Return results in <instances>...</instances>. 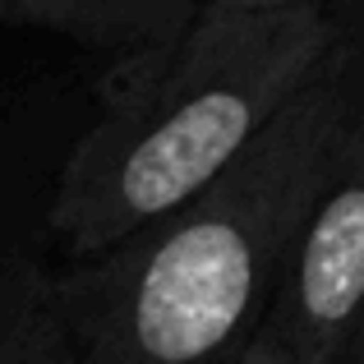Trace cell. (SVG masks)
Instances as JSON below:
<instances>
[{"mask_svg":"<svg viewBox=\"0 0 364 364\" xmlns=\"http://www.w3.org/2000/svg\"><path fill=\"white\" fill-rule=\"evenodd\" d=\"M364 65V23L203 194L60 267L74 364H240L291 272Z\"/></svg>","mask_w":364,"mask_h":364,"instance_id":"cell-1","label":"cell"},{"mask_svg":"<svg viewBox=\"0 0 364 364\" xmlns=\"http://www.w3.org/2000/svg\"><path fill=\"white\" fill-rule=\"evenodd\" d=\"M267 323L304 364H332L364 323V65Z\"/></svg>","mask_w":364,"mask_h":364,"instance_id":"cell-3","label":"cell"},{"mask_svg":"<svg viewBox=\"0 0 364 364\" xmlns=\"http://www.w3.org/2000/svg\"><path fill=\"white\" fill-rule=\"evenodd\" d=\"M198 9H323L346 23H364V0H203Z\"/></svg>","mask_w":364,"mask_h":364,"instance_id":"cell-6","label":"cell"},{"mask_svg":"<svg viewBox=\"0 0 364 364\" xmlns=\"http://www.w3.org/2000/svg\"><path fill=\"white\" fill-rule=\"evenodd\" d=\"M240 364H304V360L295 355V346H291V341H286L282 332L272 328V323H267L263 337H258L254 346H249V355H245Z\"/></svg>","mask_w":364,"mask_h":364,"instance_id":"cell-7","label":"cell"},{"mask_svg":"<svg viewBox=\"0 0 364 364\" xmlns=\"http://www.w3.org/2000/svg\"><path fill=\"white\" fill-rule=\"evenodd\" d=\"M332 364H364V323L350 332V341L337 350V360H332Z\"/></svg>","mask_w":364,"mask_h":364,"instance_id":"cell-8","label":"cell"},{"mask_svg":"<svg viewBox=\"0 0 364 364\" xmlns=\"http://www.w3.org/2000/svg\"><path fill=\"white\" fill-rule=\"evenodd\" d=\"M350 28L323 9H198L166 55L111 74L107 107L60 161L46 240L79 263L203 194Z\"/></svg>","mask_w":364,"mask_h":364,"instance_id":"cell-2","label":"cell"},{"mask_svg":"<svg viewBox=\"0 0 364 364\" xmlns=\"http://www.w3.org/2000/svg\"><path fill=\"white\" fill-rule=\"evenodd\" d=\"M198 5L203 0H9V18L111 51L120 65H143L189 33Z\"/></svg>","mask_w":364,"mask_h":364,"instance_id":"cell-4","label":"cell"},{"mask_svg":"<svg viewBox=\"0 0 364 364\" xmlns=\"http://www.w3.org/2000/svg\"><path fill=\"white\" fill-rule=\"evenodd\" d=\"M5 23H14V18H9V0H0V28Z\"/></svg>","mask_w":364,"mask_h":364,"instance_id":"cell-9","label":"cell"},{"mask_svg":"<svg viewBox=\"0 0 364 364\" xmlns=\"http://www.w3.org/2000/svg\"><path fill=\"white\" fill-rule=\"evenodd\" d=\"M0 364H74L60 267L18 235H0Z\"/></svg>","mask_w":364,"mask_h":364,"instance_id":"cell-5","label":"cell"}]
</instances>
